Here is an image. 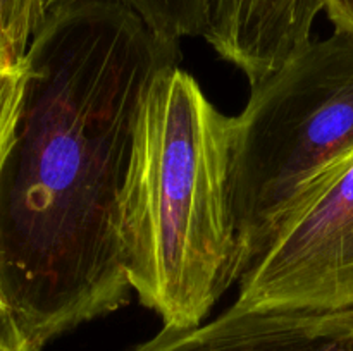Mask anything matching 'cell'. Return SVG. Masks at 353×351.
<instances>
[{"mask_svg":"<svg viewBox=\"0 0 353 351\" xmlns=\"http://www.w3.org/2000/svg\"><path fill=\"white\" fill-rule=\"evenodd\" d=\"M178 61L179 45L119 0L57 3L31 40L0 176V282L34 351L130 299L121 202L134 127Z\"/></svg>","mask_w":353,"mask_h":351,"instance_id":"6da1fadb","label":"cell"},{"mask_svg":"<svg viewBox=\"0 0 353 351\" xmlns=\"http://www.w3.org/2000/svg\"><path fill=\"white\" fill-rule=\"evenodd\" d=\"M234 117L171 65L138 112L121 202L131 289L164 327L203 322L234 279L240 241L231 196Z\"/></svg>","mask_w":353,"mask_h":351,"instance_id":"7a4b0ae2","label":"cell"},{"mask_svg":"<svg viewBox=\"0 0 353 351\" xmlns=\"http://www.w3.org/2000/svg\"><path fill=\"white\" fill-rule=\"evenodd\" d=\"M350 153L353 34L336 31L252 86L234 117L231 196L241 274L293 196Z\"/></svg>","mask_w":353,"mask_h":351,"instance_id":"3957f363","label":"cell"},{"mask_svg":"<svg viewBox=\"0 0 353 351\" xmlns=\"http://www.w3.org/2000/svg\"><path fill=\"white\" fill-rule=\"evenodd\" d=\"M238 281L248 308L353 306V153L293 196Z\"/></svg>","mask_w":353,"mask_h":351,"instance_id":"277c9868","label":"cell"},{"mask_svg":"<svg viewBox=\"0 0 353 351\" xmlns=\"http://www.w3.org/2000/svg\"><path fill=\"white\" fill-rule=\"evenodd\" d=\"M131 351H353V306L248 308L234 303L210 322L164 327Z\"/></svg>","mask_w":353,"mask_h":351,"instance_id":"5b68a950","label":"cell"},{"mask_svg":"<svg viewBox=\"0 0 353 351\" xmlns=\"http://www.w3.org/2000/svg\"><path fill=\"white\" fill-rule=\"evenodd\" d=\"M321 10L324 0H209L203 38L255 86L312 41Z\"/></svg>","mask_w":353,"mask_h":351,"instance_id":"8992f818","label":"cell"},{"mask_svg":"<svg viewBox=\"0 0 353 351\" xmlns=\"http://www.w3.org/2000/svg\"><path fill=\"white\" fill-rule=\"evenodd\" d=\"M47 10L72 0H43ZM133 9L152 33L162 41L179 45L186 36H203L209 16V0H119Z\"/></svg>","mask_w":353,"mask_h":351,"instance_id":"52a82bcc","label":"cell"},{"mask_svg":"<svg viewBox=\"0 0 353 351\" xmlns=\"http://www.w3.org/2000/svg\"><path fill=\"white\" fill-rule=\"evenodd\" d=\"M45 16L43 0H0V71L24 67L28 48Z\"/></svg>","mask_w":353,"mask_h":351,"instance_id":"ba28073f","label":"cell"},{"mask_svg":"<svg viewBox=\"0 0 353 351\" xmlns=\"http://www.w3.org/2000/svg\"><path fill=\"white\" fill-rule=\"evenodd\" d=\"M24 83V67L17 71H0V176L16 136Z\"/></svg>","mask_w":353,"mask_h":351,"instance_id":"9c48e42d","label":"cell"},{"mask_svg":"<svg viewBox=\"0 0 353 351\" xmlns=\"http://www.w3.org/2000/svg\"><path fill=\"white\" fill-rule=\"evenodd\" d=\"M0 351H34L9 310L0 315Z\"/></svg>","mask_w":353,"mask_h":351,"instance_id":"30bf717a","label":"cell"},{"mask_svg":"<svg viewBox=\"0 0 353 351\" xmlns=\"http://www.w3.org/2000/svg\"><path fill=\"white\" fill-rule=\"evenodd\" d=\"M324 10L336 31L353 34V0H324Z\"/></svg>","mask_w":353,"mask_h":351,"instance_id":"8fae6325","label":"cell"},{"mask_svg":"<svg viewBox=\"0 0 353 351\" xmlns=\"http://www.w3.org/2000/svg\"><path fill=\"white\" fill-rule=\"evenodd\" d=\"M3 312H7V301H6V296H3L2 282H0V315H2Z\"/></svg>","mask_w":353,"mask_h":351,"instance_id":"7c38bea8","label":"cell"}]
</instances>
